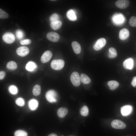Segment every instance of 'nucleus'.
I'll return each instance as SVG.
<instances>
[{"mask_svg":"<svg viewBox=\"0 0 136 136\" xmlns=\"http://www.w3.org/2000/svg\"><path fill=\"white\" fill-rule=\"evenodd\" d=\"M16 34L17 38L19 39H21L23 37V33L20 30H17L16 32Z\"/></svg>","mask_w":136,"mask_h":136,"instance_id":"obj_32","label":"nucleus"},{"mask_svg":"<svg viewBox=\"0 0 136 136\" xmlns=\"http://www.w3.org/2000/svg\"><path fill=\"white\" fill-rule=\"evenodd\" d=\"M132 110V107L131 106L127 105L121 107L120 112L123 116H126L129 115L131 113Z\"/></svg>","mask_w":136,"mask_h":136,"instance_id":"obj_7","label":"nucleus"},{"mask_svg":"<svg viewBox=\"0 0 136 136\" xmlns=\"http://www.w3.org/2000/svg\"><path fill=\"white\" fill-rule=\"evenodd\" d=\"M123 18L122 16L117 15L114 18V21L117 23H121L122 22Z\"/></svg>","mask_w":136,"mask_h":136,"instance_id":"obj_34","label":"nucleus"},{"mask_svg":"<svg viewBox=\"0 0 136 136\" xmlns=\"http://www.w3.org/2000/svg\"><path fill=\"white\" fill-rule=\"evenodd\" d=\"M129 32L126 28H123L119 31V38L121 40H124L127 39L129 36Z\"/></svg>","mask_w":136,"mask_h":136,"instance_id":"obj_13","label":"nucleus"},{"mask_svg":"<svg viewBox=\"0 0 136 136\" xmlns=\"http://www.w3.org/2000/svg\"><path fill=\"white\" fill-rule=\"evenodd\" d=\"M106 40L104 38L98 39L94 45L93 48L94 50L98 51L101 50L106 45Z\"/></svg>","mask_w":136,"mask_h":136,"instance_id":"obj_4","label":"nucleus"},{"mask_svg":"<svg viewBox=\"0 0 136 136\" xmlns=\"http://www.w3.org/2000/svg\"><path fill=\"white\" fill-rule=\"evenodd\" d=\"M66 15L67 18L70 20L74 21L77 19L75 13L72 10H69L66 13Z\"/></svg>","mask_w":136,"mask_h":136,"instance_id":"obj_18","label":"nucleus"},{"mask_svg":"<svg viewBox=\"0 0 136 136\" xmlns=\"http://www.w3.org/2000/svg\"><path fill=\"white\" fill-rule=\"evenodd\" d=\"M32 91L34 95L36 96L39 95L41 92V86L38 85H35L33 88Z\"/></svg>","mask_w":136,"mask_h":136,"instance_id":"obj_23","label":"nucleus"},{"mask_svg":"<svg viewBox=\"0 0 136 136\" xmlns=\"http://www.w3.org/2000/svg\"></svg>","mask_w":136,"mask_h":136,"instance_id":"obj_39","label":"nucleus"},{"mask_svg":"<svg viewBox=\"0 0 136 136\" xmlns=\"http://www.w3.org/2000/svg\"><path fill=\"white\" fill-rule=\"evenodd\" d=\"M7 68L10 70H13L17 67V65L14 61H11L9 62L7 65Z\"/></svg>","mask_w":136,"mask_h":136,"instance_id":"obj_24","label":"nucleus"},{"mask_svg":"<svg viewBox=\"0 0 136 136\" xmlns=\"http://www.w3.org/2000/svg\"><path fill=\"white\" fill-rule=\"evenodd\" d=\"M52 56L51 51L47 50L45 51L42 55L41 57V62L45 63L48 62Z\"/></svg>","mask_w":136,"mask_h":136,"instance_id":"obj_10","label":"nucleus"},{"mask_svg":"<svg viewBox=\"0 0 136 136\" xmlns=\"http://www.w3.org/2000/svg\"><path fill=\"white\" fill-rule=\"evenodd\" d=\"M133 60L131 58H128L126 59L123 63V66L124 68L127 70H132L133 68Z\"/></svg>","mask_w":136,"mask_h":136,"instance_id":"obj_9","label":"nucleus"},{"mask_svg":"<svg viewBox=\"0 0 136 136\" xmlns=\"http://www.w3.org/2000/svg\"><path fill=\"white\" fill-rule=\"evenodd\" d=\"M38 105V101L35 99L30 100L28 103V105L29 109L32 110H34L37 109Z\"/></svg>","mask_w":136,"mask_h":136,"instance_id":"obj_15","label":"nucleus"},{"mask_svg":"<svg viewBox=\"0 0 136 136\" xmlns=\"http://www.w3.org/2000/svg\"><path fill=\"white\" fill-rule=\"evenodd\" d=\"M16 104L18 106L22 107L25 104V101L24 99L22 98L19 97L17 98L15 101Z\"/></svg>","mask_w":136,"mask_h":136,"instance_id":"obj_29","label":"nucleus"},{"mask_svg":"<svg viewBox=\"0 0 136 136\" xmlns=\"http://www.w3.org/2000/svg\"><path fill=\"white\" fill-rule=\"evenodd\" d=\"M62 136H63V135H62Z\"/></svg>","mask_w":136,"mask_h":136,"instance_id":"obj_38","label":"nucleus"},{"mask_svg":"<svg viewBox=\"0 0 136 136\" xmlns=\"http://www.w3.org/2000/svg\"><path fill=\"white\" fill-rule=\"evenodd\" d=\"M6 75V73L4 71H1L0 72V79L1 80L4 78Z\"/></svg>","mask_w":136,"mask_h":136,"instance_id":"obj_36","label":"nucleus"},{"mask_svg":"<svg viewBox=\"0 0 136 136\" xmlns=\"http://www.w3.org/2000/svg\"><path fill=\"white\" fill-rule=\"evenodd\" d=\"M64 64V62L61 59L53 60L51 63V67L53 70H59L62 69Z\"/></svg>","mask_w":136,"mask_h":136,"instance_id":"obj_1","label":"nucleus"},{"mask_svg":"<svg viewBox=\"0 0 136 136\" xmlns=\"http://www.w3.org/2000/svg\"><path fill=\"white\" fill-rule=\"evenodd\" d=\"M48 136H58L55 133H52L49 134Z\"/></svg>","mask_w":136,"mask_h":136,"instance_id":"obj_37","label":"nucleus"},{"mask_svg":"<svg viewBox=\"0 0 136 136\" xmlns=\"http://www.w3.org/2000/svg\"><path fill=\"white\" fill-rule=\"evenodd\" d=\"M129 23L132 26H136V17L132 16L130 17L129 21Z\"/></svg>","mask_w":136,"mask_h":136,"instance_id":"obj_30","label":"nucleus"},{"mask_svg":"<svg viewBox=\"0 0 136 136\" xmlns=\"http://www.w3.org/2000/svg\"><path fill=\"white\" fill-rule=\"evenodd\" d=\"M16 52L17 54L21 57H24L27 55L29 52L28 48L26 46H21L18 48Z\"/></svg>","mask_w":136,"mask_h":136,"instance_id":"obj_8","label":"nucleus"},{"mask_svg":"<svg viewBox=\"0 0 136 136\" xmlns=\"http://www.w3.org/2000/svg\"><path fill=\"white\" fill-rule=\"evenodd\" d=\"M31 43V41L29 39H26L22 40L20 42V44L22 45H28Z\"/></svg>","mask_w":136,"mask_h":136,"instance_id":"obj_33","label":"nucleus"},{"mask_svg":"<svg viewBox=\"0 0 136 136\" xmlns=\"http://www.w3.org/2000/svg\"><path fill=\"white\" fill-rule=\"evenodd\" d=\"M14 135V136H27V133L24 130H19L15 132Z\"/></svg>","mask_w":136,"mask_h":136,"instance_id":"obj_25","label":"nucleus"},{"mask_svg":"<svg viewBox=\"0 0 136 136\" xmlns=\"http://www.w3.org/2000/svg\"><path fill=\"white\" fill-rule=\"evenodd\" d=\"M131 84L133 87H135L136 86V76L133 78Z\"/></svg>","mask_w":136,"mask_h":136,"instance_id":"obj_35","label":"nucleus"},{"mask_svg":"<svg viewBox=\"0 0 136 136\" xmlns=\"http://www.w3.org/2000/svg\"><path fill=\"white\" fill-rule=\"evenodd\" d=\"M129 1L128 0H119L116 2L115 4L118 8L121 9H124L129 6Z\"/></svg>","mask_w":136,"mask_h":136,"instance_id":"obj_12","label":"nucleus"},{"mask_svg":"<svg viewBox=\"0 0 136 136\" xmlns=\"http://www.w3.org/2000/svg\"><path fill=\"white\" fill-rule=\"evenodd\" d=\"M108 85L110 89L113 90L119 86V84L116 81L111 80L108 82Z\"/></svg>","mask_w":136,"mask_h":136,"instance_id":"obj_20","label":"nucleus"},{"mask_svg":"<svg viewBox=\"0 0 136 136\" xmlns=\"http://www.w3.org/2000/svg\"><path fill=\"white\" fill-rule=\"evenodd\" d=\"M111 125L113 128L117 129H123L126 127V125L124 123L118 119L113 120L111 122Z\"/></svg>","mask_w":136,"mask_h":136,"instance_id":"obj_5","label":"nucleus"},{"mask_svg":"<svg viewBox=\"0 0 136 136\" xmlns=\"http://www.w3.org/2000/svg\"><path fill=\"white\" fill-rule=\"evenodd\" d=\"M9 90L10 92L13 94H16L18 92L17 87L13 85H12L9 86Z\"/></svg>","mask_w":136,"mask_h":136,"instance_id":"obj_28","label":"nucleus"},{"mask_svg":"<svg viewBox=\"0 0 136 136\" xmlns=\"http://www.w3.org/2000/svg\"><path fill=\"white\" fill-rule=\"evenodd\" d=\"M9 17V15L6 12L0 9V18L1 19L7 18Z\"/></svg>","mask_w":136,"mask_h":136,"instance_id":"obj_31","label":"nucleus"},{"mask_svg":"<svg viewBox=\"0 0 136 136\" xmlns=\"http://www.w3.org/2000/svg\"><path fill=\"white\" fill-rule=\"evenodd\" d=\"M59 16L57 14L54 13L52 14L50 16L49 19L51 22L59 20Z\"/></svg>","mask_w":136,"mask_h":136,"instance_id":"obj_27","label":"nucleus"},{"mask_svg":"<svg viewBox=\"0 0 136 136\" xmlns=\"http://www.w3.org/2000/svg\"><path fill=\"white\" fill-rule=\"evenodd\" d=\"M37 67L36 64L33 62L31 61L28 62L25 66V68L29 71H34Z\"/></svg>","mask_w":136,"mask_h":136,"instance_id":"obj_17","label":"nucleus"},{"mask_svg":"<svg viewBox=\"0 0 136 136\" xmlns=\"http://www.w3.org/2000/svg\"><path fill=\"white\" fill-rule=\"evenodd\" d=\"M50 26L51 28L54 30H56L59 28L61 27L62 23L59 21L51 22Z\"/></svg>","mask_w":136,"mask_h":136,"instance_id":"obj_21","label":"nucleus"},{"mask_svg":"<svg viewBox=\"0 0 136 136\" xmlns=\"http://www.w3.org/2000/svg\"><path fill=\"white\" fill-rule=\"evenodd\" d=\"M68 111L67 109L64 107H61L58 110L57 112L58 116L60 118L64 117L67 114Z\"/></svg>","mask_w":136,"mask_h":136,"instance_id":"obj_14","label":"nucleus"},{"mask_svg":"<svg viewBox=\"0 0 136 136\" xmlns=\"http://www.w3.org/2000/svg\"><path fill=\"white\" fill-rule=\"evenodd\" d=\"M46 97L50 103H55L57 101V93L54 90H50L48 91L46 93Z\"/></svg>","mask_w":136,"mask_h":136,"instance_id":"obj_2","label":"nucleus"},{"mask_svg":"<svg viewBox=\"0 0 136 136\" xmlns=\"http://www.w3.org/2000/svg\"><path fill=\"white\" fill-rule=\"evenodd\" d=\"M80 78L81 81L84 84H88L91 82L90 78L85 74H81L80 76Z\"/></svg>","mask_w":136,"mask_h":136,"instance_id":"obj_19","label":"nucleus"},{"mask_svg":"<svg viewBox=\"0 0 136 136\" xmlns=\"http://www.w3.org/2000/svg\"><path fill=\"white\" fill-rule=\"evenodd\" d=\"M70 80L73 85L76 87L79 86L80 84V76L77 72H73L70 76Z\"/></svg>","mask_w":136,"mask_h":136,"instance_id":"obj_3","label":"nucleus"},{"mask_svg":"<svg viewBox=\"0 0 136 136\" xmlns=\"http://www.w3.org/2000/svg\"><path fill=\"white\" fill-rule=\"evenodd\" d=\"M3 40L8 44H11L13 43L15 40L14 35L10 32H7L4 33L3 36Z\"/></svg>","mask_w":136,"mask_h":136,"instance_id":"obj_6","label":"nucleus"},{"mask_svg":"<svg viewBox=\"0 0 136 136\" xmlns=\"http://www.w3.org/2000/svg\"><path fill=\"white\" fill-rule=\"evenodd\" d=\"M109 50L108 56L109 58H113L117 56V52L115 48L113 47H111L109 48Z\"/></svg>","mask_w":136,"mask_h":136,"instance_id":"obj_22","label":"nucleus"},{"mask_svg":"<svg viewBox=\"0 0 136 136\" xmlns=\"http://www.w3.org/2000/svg\"><path fill=\"white\" fill-rule=\"evenodd\" d=\"M47 37L48 40L52 42H56L59 39L60 37L59 34L55 32H51L48 33Z\"/></svg>","mask_w":136,"mask_h":136,"instance_id":"obj_11","label":"nucleus"},{"mask_svg":"<svg viewBox=\"0 0 136 136\" xmlns=\"http://www.w3.org/2000/svg\"><path fill=\"white\" fill-rule=\"evenodd\" d=\"M72 46L74 52L76 54H79L80 52L81 47L80 44L75 41L73 42L72 43Z\"/></svg>","mask_w":136,"mask_h":136,"instance_id":"obj_16","label":"nucleus"},{"mask_svg":"<svg viewBox=\"0 0 136 136\" xmlns=\"http://www.w3.org/2000/svg\"><path fill=\"white\" fill-rule=\"evenodd\" d=\"M89 110L87 107L86 106H84L81 109L80 113L82 115L86 116L88 115Z\"/></svg>","mask_w":136,"mask_h":136,"instance_id":"obj_26","label":"nucleus"}]
</instances>
